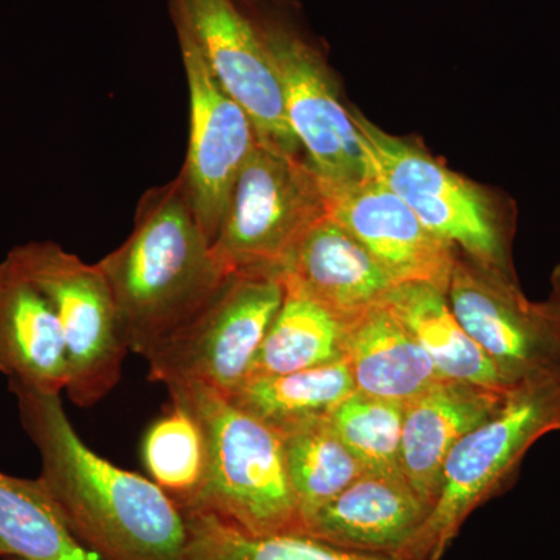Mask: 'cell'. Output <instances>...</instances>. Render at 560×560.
<instances>
[{
    "label": "cell",
    "mask_w": 560,
    "mask_h": 560,
    "mask_svg": "<svg viewBox=\"0 0 560 560\" xmlns=\"http://www.w3.org/2000/svg\"><path fill=\"white\" fill-rule=\"evenodd\" d=\"M9 386L39 452L38 481L81 545L102 560H184L186 515L160 486L91 451L61 394Z\"/></svg>",
    "instance_id": "6da1fadb"
},
{
    "label": "cell",
    "mask_w": 560,
    "mask_h": 560,
    "mask_svg": "<svg viewBox=\"0 0 560 560\" xmlns=\"http://www.w3.org/2000/svg\"><path fill=\"white\" fill-rule=\"evenodd\" d=\"M97 265L113 291L128 350L143 359L205 307L228 278L179 175L140 197L127 241Z\"/></svg>",
    "instance_id": "7a4b0ae2"
},
{
    "label": "cell",
    "mask_w": 560,
    "mask_h": 560,
    "mask_svg": "<svg viewBox=\"0 0 560 560\" xmlns=\"http://www.w3.org/2000/svg\"><path fill=\"white\" fill-rule=\"evenodd\" d=\"M167 389L205 436V481L186 512H208L250 536L304 534L278 431L209 386L180 383Z\"/></svg>",
    "instance_id": "3957f363"
},
{
    "label": "cell",
    "mask_w": 560,
    "mask_h": 560,
    "mask_svg": "<svg viewBox=\"0 0 560 560\" xmlns=\"http://www.w3.org/2000/svg\"><path fill=\"white\" fill-rule=\"evenodd\" d=\"M552 431H560V375L512 388L499 410L453 447L433 510L397 558L441 560L471 512L511 489L526 453Z\"/></svg>",
    "instance_id": "277c9868"
},
{
    "label": "cell",
    "mask_w": 560,
    "mask_h": 560,
    "mask_svg": "<svg viewBox=\"0 0 560 560\" xmlns=\"http://www.w3.org/2000/svg\"><path fill=\"white\" fill-rule=\"evenodd\" d=\"M270 55L287 119L327 195L375 178L363 139L338 95L326 58L275 0H235Z\"/></svg>",
    "instance_id": "5b68a950"
},
{
    "label": "cell",
    "mask_w": 560,
    "mask_h": 560,
    "mask_svg": "<svg viewBox=\"0 0 560 560\" xmlns=\"http://www.w3.org/2000/svg\"><path fill=\"white\" fill-rule=\"evenodd\" d=\"M349 113L375 178L460 254L517 278L512 261V219L497 198L445 167L410 139L382 130L359 109Z\"/></svg>",
    "instance_id": "8992f818"
},
{
    "label": "cell",
    "mask_w": 560,
    "mask_h": 560,
    "mask_svg": "<svg viewBox=\"0 0 560 560\" xmlns=\"http://www.w3.org/2000/svg\"><path fill=\"white\" fill-rule=\"evenodd\" d=\"M329 215V195L307 158L257 142L232 189L210 249L226 276L278 278L294 246Z\"/></svg>",
    "instance_id": "52a82bcc"
},
{
    "label": "cell",
    "mask_w": 560,
    "mask_h": 560,
    "mask_svg": "<svg viewBox=\"0 0 560 560\" xmlns=\"http://www.w3.org/2000/svg\"><path fill=\"white\" fill-rule=\"evenodd\" d=\"M7 256L54 305L68 350L69 399L81 408L98 404L120 382L130 352L101 267L54 242L25 243Z\"/></svg>",
    "instance_id": "ba28073f"
},
{
    "label": "cell",
    "mask_w": 560,
    "mask_h": 560,
    "mask_svg": "<svg viewBox=\"0 0 560 560\" xmlns=\"http://www.w3.org/2000/svg\"><path fill=\"white\" fill-rule=\"evenodd\" d=\"M283 296L275 276H228L208 304L147 357L150 381L200 383L230 396L249 378Z\"/></svg>",
    "instance_id": "9c48e42d"
},
{
    "label": "cell",
    "mask_w": 560,
    "mask_h": 560,
    "mask_svg": "<svg viewBox=\"0 0 560 560\" xmlns=\"http://www.w3.org/2000/svg\"><path fill=\"white\" fill-rule=\"evenodd\" d=\"M447 300L510 388L560 375V319L529 301L517 278L490 270L458 253Z\"/></svg>",
    "instance_id": "30bf717a"
},
{
    "label": "cell",
    "mask_w": 560,
    "mask_h": 560,
    "mask_svg": "<svg viewBox=\"0 0 560 560\" xmlns=\"http://www.w3.org/2000/svg\"><path fill=\"white\" fill-rule=\"evenodd\" d=\"M189 84V150L179 176L195 215L212 245L232 189L257 145L248 114L220 86L189 28L175 20Z\"/></svg>",
    "instance_id": "8fae6325"
},
{
    "label": "cell",
    "mask_w": 560,
    "mask_h": 560,
    "mask_svg": "<svg viewBox=\"0 0 560 560\" xmlns=\"http://www.w3.org/2000/svg\"><path fill=\"white\" fill-rule=\"evenodd\" d=\"M172 16L189 28L220 86L248 114L257 142L304 156L291 131L270 55L235 0H172Z\"/></svg>",
    "instance_id": "7c38bea8"
},
{
    "label": "cell",
    "mask_w": 560,
    "mask_h": 560,
    "mask_svg": "<svg viewBox=\"0 0 560 560\" xmlns=\"http://www.w3.org/2000/svg\"><path fill=\"white\" fill-rule=\"evenodd\" d=\"M330 217L371 254L396 285L422 282L447 294L459 250L431 232L377 178L331 195Z\"/></svg>",
    "instance_id": "4fadbf2b"
},
{
    "label": "cell",
    "mask_w": 560,
    "mask_h": 560,
    "mask_svg": "<svg viewBox=\"0 0 560 560\" xmlns=\"http://www.w3.org/2000/svg\"><path fill=\"white\" fill-rule=\"evenodd\" d=\"M283 289L315 301L342 323L385 304L396 283L338 221L326 217L289 254Z\"/></svg>",
    "instance_id": "5bb4252c"
},
{
    "label": "cell",
    "mask_w": 560,
    "mask_h": 560,
    "mask_svg": "<svg viewBox=\"0 0 560 560\" xmlns=\"http://www.w3.org/2000/svg\"><path fill=\"white\" fill-rule=\"evenodd\" d=\"M508 393L442 378L405 405L400 471L430 512L453 447L499 410Z\"/></svg>",
    "instance_id": "9a60e30c"
},
{
    "label": "cell",
    "mask_w": 560,
    "mask_h": 560,
    "mask_svg": "<svg viewBox=\"0 0 560 560\" xmlns=\"http://www.w3.org/2000/svg\"><path fill=\"white\" fill-rule=\"evenodd\" d=\"M429 514L401 475L366 470L305 522L304 534L345 550L397 556Z\"/></svg>",
    "instance_id": "2e32d148"
},
{
    "label": "cell",
    "mask_w": 560,
    "mask_h": 560,
    "mask_svg": "<svg viewBox=\"0 0 560 560\" xmlns=\"http://www.w3.org/2000/svg\"><path fill=\"white\" fill-rule=\"evenodd\" d=\"M0 374L44 394H61L69 383L54 305L9 256L0 261Z\"/></svg>",
    "instance_id": "e0dca14e"
},
{
    "label": "cell",
    "mask_w": 560,
    "mask_h": 560,
    "mask_svg": "<svg viewBox=\"0 0 560 560\" xmlns=\"http://www.w3.org/2000/svg\"><path fill=\"white\" fill-rule=\"evenodd\" d=\"M345 361L355 390L401 405L444 378L385 304L346 323Z\"/></svg>",
    "instance_id": "ac0fdd59"
},
{
    "label": "cell",
    "mask_w": 560,
    "mask_h": 560,
    "mask_svg": "<svg viewBox=\"0 0 560 560\" xmlns=\"http://www.w3.org/2000/svg\"><path fill=\"white\" fill-rule=\"evenodd\" d=\"M385 305L429 353L442 377L511 390L460 326L447 294L429 283H399L389 291Z\"/></svg>",
    "instance_id": "d6986e66"
},
{
    "label": "cell",
    "mask_w": 560,
    "mask_h": 560,
    "mask_svg": "<svg viewBox=\"0 0 560 560\" xmlns=\"http://www.w3.org/2000/svg\"><path fill=\"white\" fill-rule=\"evenodd\" d=\"M353 390L352 375L342 360L291 374L253 375L228 397L282 434L308 420L329 418Z\"/></svg>",
    "instance_id": "ffe728a7"
},
{
    "label": "cell",
    "mask_w": 560,
    "mask_h": 560,
    "mask_svg": "<svg viewBox=\"0 0 560 560\" xmlns=\"http://www.w3.org/2000/svg\"><path fill=\"white\" fill-rule=\"evenodd\" d=\"M0 555L7 560H102L66 525L36 480L0 471Z\"/></svg>",
    "instance_id": "44dd1931"
},
{
    "label": "cell",
    "mask_w": 560,
    "mask_h": 560,
    "mask_svg": "<svg viewBox=\"0 0 560 560\" xmlns=\"http://www.w3.org/2000/svg\"><path fill=\"white\" fill-rule=\"evenodd\" d=\"M283 291L249 377L291 374L345 360L346 323L296 291Z\"/></svg>",
    "instance_id": "7402d4cb"
},
{
    "label": "cell",
    "mask_w": 560,
    "mask_h": 560,
    "mask_svg": "<svg viewBox=\"0 0 560 560\" xmlns=\"http://www.w3.org/2000/svg\"><path fill=\"white\" fill-rule=\"evenodd\" d=\"M280 438L304 525L366 471L338 436L330 416L301 423Z\"/></svg>",
    "instance_id": "603a6c76"
},
{
    "label": "cell",
    "mask_w": 560,
    "mask_h": 560,
    "mask_svg": "<svg viewBox=\"0 0 560 560\" xmlns=\"http://www.w3.org/2000/svg\"><path fill=\"white\" fill-rule=\"evenodd\" d=\"M184 560H401L345 550L307 534L250 536L208 512H186Z\"/></svg>",
    "instance_id": "cb8c5ba5"
},
{
    "label": "cell",
    "mask_w": 560,
    "mask_h": 560,
    "mask_svg": "<svg viewBox=\"0 0 560 560\" xmlns=\"http://www.w3.org/2000/svg\"><path fill=\"white\" fill-rule=\"evenodd\" d=\"M142 463L149 478L183 512L197 500L206 474V444L200 423L183 405L151 423L142 441Z\"/></svg>",
    "instance_id": "d4e9b609"
},
{
    "label": "cell",
    "mask_w": 560,
    "mask_h": 560,
    "mask_svg": "<svg viewBox=\"0 0 560 560\" xmlns=\"http://www.w3.org/2000/svg\"><path fill=\"white\" fill-rule=\"evenodd\" d=\"M404 411L405 405L353 390L331 411L330 422L364 469L401 475Z\"/></svg>",
    "instance_id": "484cf974"
},
{
    "label": "cell",
    "mask_w": 560,
    "mask_h": 560,
    "mask_svg": "<svg viewBox=\"0 0 560 560\" xmlns=\"http://www.w3.org/2000/svg\"><path fill=\"white\" fill-rule=\"evenodd\" d=\"M550 285V294H548L544 304L547 305L548 311H550L556 318L560 319V264L556 265L555 270L551 272Z\"/></svg>",
    "instance_id": "4316f807"
},
{
    "label": "cell",
    "mask_w": 560,
    "mask_h": 560,
    "mask_svg": "<svg viewBox=\"0 0 560 560\" xmlns=\"http://www.w3.org/2000/svg\"><path fill=\"white\" fill-rule=\"evenodd\" d=\"M0 560H7V559H5V558H3V556H2V555H0Z\"/></svg>",
    "instance_id": "83f0119b"
}]
</instances>
